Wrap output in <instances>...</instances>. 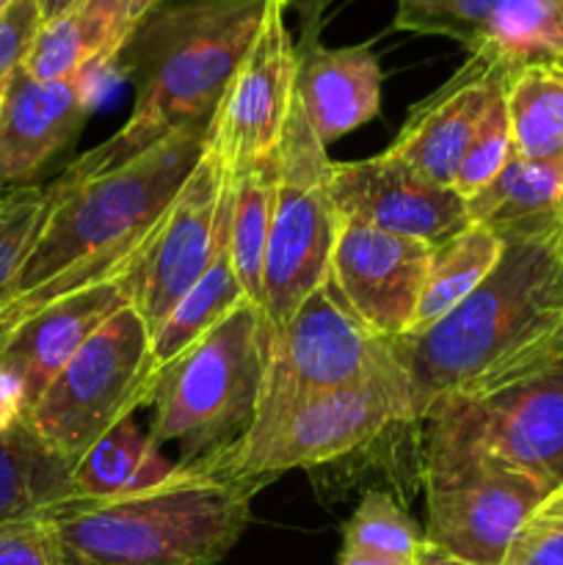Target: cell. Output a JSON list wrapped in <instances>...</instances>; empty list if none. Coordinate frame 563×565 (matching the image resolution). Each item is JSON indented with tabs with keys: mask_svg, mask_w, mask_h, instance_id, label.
<instances>
[{
	"mask_svg": "<svg viewBox=\"0 0 563 565\" xmlns=\"http://www.w3.org/2000/svg\"><path fill=\"white\" fill-rule=\"evenodd\" d=\"M208 125L180 127L103 174H70L47 185V210L0 309V342L66 296L132 274L180 188L204 154Z\"/></svg>",
	"mask_w": 563,
	"mask_h": 565,
	"instance_id": "obj_1",
	"label": "cell"
},
{
	"mask_svg": "<svg viewBox=\"0 0 563 565\" xmlns=\"http://www.w3.org/2000/svg\"><path fill=\"white\" fill-rule=\"evenodd\" d=\"M561 237L508 241L497 268L423 334L390 342L412 392L414 425L445 397L458 395L563 331Z\"/></svg>",
	"mask_w": 563,
	"mask_h": 565,
	"instance_id": "obj_2",
	"label": "cell"
},
{
	"mask_svg": "<svg viewBox=\"0 0 563 565\" xmlns=\"http://www.w3.org/2000/svg\"><path fill=\"white\" fill-rule=\"evenodd\" d=\"M263 11L265 0H163L155 6L121 47L136 81L130 119L66 171L103 174L180 127L210 125Z\"/></svg>",
	"mask_w": 563,
	"mask_h": 565,
	"instance_id": "obj_3",
	"label": "cell"
},
{
	"mask_svg": "<svg viewBox=\"0 0 563 565\" xmlns=\"http://www.w3.org/2000/svg\"><path fill=\"white\" fill-rule=\"evenodd\" d=\"M39 519L55 565H215L246 533L252 494L177 467L155 489L108 500L64 497Z\"/></svg>",
	"mask_w": 563,
	"mask_h": 565,
	"instance_id": "obj_4",
	"label": "cell"
},
{
	"mask_svg": "<svg viewBox=\"0 0 563 565\" xmlns=\"http://www.w3.org/2000/svg\"><path fill=\"white\" fill-rule=\"evenodd\" d=\"M270 340L263 307L237 303L152 379L149 441L177 445V467H193L243 439L257 412Z\"/></svg>",
	"mask_w": 563,
	"mask_h": 565,
	"instance_id": "obj_5",
	"label": "cell"
},
{
	"mask_svg": "<svg viewBox=\"0 0 563 565\" xmlns=\"http://www.w3.org/2000/svg\"><path fill=\"white\" fill-rule=\"evenodd\" d=\"M423 450L472 452L535 480L563 483V331L491 379L436 403Z\"/></svg>",
	"mask_w": 563,
	"mask_h": 565,
	"instance_id": "obj_6",
	"label": "cell"
},
{
	"mask_svg": "<svg viewBox=\"0 0 563 565\" xmlns=\"http://www.w3.org/2000/svg\"><path fill=\"white\" fill-rule=\"evenodd\" d=\"M152 331L132 303L116 309L50 381L25 428L44 450L75 469L77 461L136 408L149 406Z\"/></svg>",
	"mask_w": 563,
	"mask_h": 565,
	"instance_id": "obj_7",
	"label": "cell"
},
{
	"mask_svg": "<svg viewBox=\"0 0 563 565\" xmlns=\"http://www.w3.org/2000/svg\"><path fill=\"white\" fill-rule=\"evenodd\" d=\"M414 425L408 381H368L309 397L252 445H232L182 472L204 475L257 494L290 469H315Z\"/></svg>",
	"mask_w": 563,
	"mask_h": 565,
	"instance_id": "obj_8",
	"label": "cell"
},
{
	"mask_svg": "<svg viewBox=\"0 0 563 565\" xmlns=\"http://www.w3.org/2000/svg\"><path fill=\"white\" fill-rule=\"evenodd\" d=\"M368 381H406V373L390 342L379 340L326 279L270 340L257 412L235 445L263 439L309 397Z\"/></svg>",
	"mask_w": 563,
	"mask_h": 565,
	"instance_id": "obj_9",
	"label": "cell"
},
{
	"mask_svg": "<svg viewBox=\"0 0 563 565\" xmlns=\"http://www.w3.org/2000/svg\"><path fill=\"white\" fill-rule=\"evenodd\" d=\"M329 182V154L293 94L290 116L276 147V193L263 270V312L274 334L329 279L340 232Z\"/></svg>",
	"mask_w": 563,
	"mask_h": 565,
	"instance_id": "obj_10",
	"label": "cell"
},
{
	"mask_svg": "<svg viewBox=\"0 0 563 565\" xmlns=\"http://www.w3.org/2000/svg\"><path fill=\"white\" fill-rule=\"evenodd\" d=\"M425 541L467 565H502L519 530L550 497L544 486L472 452H423Z\"/></svg>",
	"mask_w": 563,
	"mask_h": 565,
	"instance_id": "obj_11",
	"label": "cell"
},
{
	"mask_svg": "<svg viewBox=\"0 0 563 565\" xmlns=\"http://www.w3.org/2000/svg\"><path fill=\"white\" fill-rule=\"evenodd\" d=\"M287 0H265L263 20L232 72L204 132V149L237 171L279 147L296 86V44L287 31Z\"/></svg>",
	"mask_w": 563,
	"mask_h": 565,
	"instance_id": "obj_12",
	"label": "cell"
},
{
	"mask_svg": "<svg viewBox=\"0 0 563 565\" xmlns=\"http://www.w3.org/2000/svg\"><path fill=\"white\" fill-rule=\"evenodd\" d=\"M329 185L342 221H357L431 248L472 224L467 199L386 152L370 160L331 163Z\"/></svg>",
	"mask_w": 563,
	"mask_h": 565,
	"instance_id": "obj_13",
	"label": "cell"
},
{
	"mask_svg": "<svg viewBox=\"0 0 563 565\" xmlns=\"http://www.w3.org/2000/svg\"><path fill=\"white\" fill-rule=\"evenodd\" d=\"M226 182L230 171L210 149H204L155 235L152 248L136 276L132 296V307L141 312L152 334L180 298L202 279L213 259Z\"/></svg>",
	"mask_w": 563,
	"mask_h": 565,
	"instance_id": "obj_14",
	"label": "cell"
},
{
	"mask_svg": "<svg viewBox=\"0 0 563 565\" xmlns=\"http://www.w3.org/2000/svg\"><path fill=\"white\" fill-rule=\"evenodd\" d=\"M434 248L373 226L342 221L329 279L353 315L379 340L408 334Z\"/></svg>",
	"mask_w": 563,
	"mask_h": 565,
	"instance_id": "obj_15",
	"label": "cell"
},
{
	"mask_svg": "<svg viewBox=\"0 0 563 565\" xmlns=\"http://www.w3.org/2000/svg\"><path fill=\"white\" fill-rule=\"evenodd\" d=\"M511 70L469 55L467 64L431 97L414 105L386 154L403 160L428 180L453 188L458 166L478 130L491 97L506 86Z\"/></svg>",
	"mask_w": 563,
	"mask_h": 565,
	"instance_id": "obj_16",
	"label": "cell"
},
{
	"mask_svg": "<svg viewBox=\"0 0 563 565\" xmlns=\"http://www.w3.org/2000/svg\"><path fill=\"white\" fill-rule=\"evenodd\" d=\"M138 270L50 303L0 342V364L22 381L28 412L42 397L50 381L61 373V367L75 356L77 348L116 309L132 303Z\"/></svg>",
	"mask_w": 563,
	"mask_h": 565,
	"instance_id": "obj_17",
	"label": "cell"
},
{
	"mask_svg": "<svg viewBox=\"0 0 563 565\" xmlns=\"http://www.w3.org/2000/svg\"><path fill=\"white\" fill-rule=\"evenodd\" d=\"M88 72L33 81L17 70L0 105V188L31 180L75 136L88 110Z\"/></svg>",
	"mask_w": 563,
	"mask_h": 565,
	"instance_id": "obj_18",
	"label": "cell"
},
{
	"mask_svg": "<svg viewBox=\"0 0 563 565\" xmlns=\"http://www.w3.org/2000/svg\"><path fill=\"white\" fill-rule=\"evenodd\" d=\"M381 81L379 55L370 44L323 47L320 39L296 44L293 94L323 147L379 116Z\"/></svg>",
	"mask_w": 563,
	"mask_h": 565,
	"instance_id": "obj_19",
	"label": "cell"
},
{
	"mask_svg": "<svg viewBox=\"0 0 563 565\" xmlns=\"http://www.w3.org/2000/svg\"><path fill=\"white\" fill-rule=\"evenodd\" d=\"M472 224H484L508 241L563 235V154L528 160L511 154L500 174L467 199Z\"/></svg>",
	"mask_w": 563,
	"mask_h": 565,
	"instance_id": "obj_20",
	"label": "cell"
},
{
	"mask_svg": "<svg viewBox=\"0 0 563 565\" xmlns=\"http://www.w3.org/2000/svg\"><path fill=\"white\" fill-rule=\"evenodd\" d=\"M132 31L136 28L121 0H81L61 17L39 25L22 70L33 81L83 75L94 70V64L116 58Z\"/></svg>",
	"mask_w": 563,
	"mask_h": 565,
	"instance_id": "obj_21",
	"label": "cell"
},
{
	"mask_svg": "<svg viewBox=\"0 0 563 565\" xmlns=\"http://www.w3.org/2000/svg\"><path fill=\"white\" fill-rule=\"evenodd\" d=\"M230 213H232V171L230 182H226L224 202H221V224H219V243H215V254L210 259L208 270L202 279L180 298L169 318L160 323V329L152 334V345H149V370L152 379L174 362L182 351L202 340L215 323L226 318L237 303L248 301L246 290H243L241 279H237L235 268H232L230 257Z\"/></svg>",
	"mask_w": 563,
	"mask_h": 565,
	"instance_id": "obj_22",
	"label": "cell"
},
{
	"mask_svg": "<svg viewBox=\"0 0 563 565\" xmlns=\"http://www.w3.org/2000/svg\"><path fill=\"white\" fill-rule=\"evenodd\" d=\"M502 248L506 243L484 224H469L461 235L436 246L408 334H423L450 315L497 268Z\"/></svg>",
	"mask_w": 563,
	"mask_h": 565,
	"instance_id": "obj_23",
	"label": "cell"
},
{
	"mask_svg": "<svg viewBox=\"0 0 563 565\" xmlns=\"http://www.w3.org/2000/svg\"><path fill=\"white\" fill-rule=\"evenodd\" d=\"M276 193V149L232 171L230 257L248 301L263 307V270Z\"/></svg>",
	"mask_w": 563,
	"mask_h": 565,
	"instance_id": "obj_24",
	"label": "cell"
},
{
	"mask_svg": "<svg viewBox=\"0 0 563 565\" xmlns=\"http://www.w3.org/2000/svg\"><path fill=\"white\" fill-rule=\"evenodd\" d=\"M469 55L511 72L524 64H563V0H500Z\"/></svg>",
	"mask_w": 563,
	"mask_h": 565,
	"instance_id": "obj_25",
	"label": "cell"
},
{
	"mask_svg": "<svg viewBox=\"0 0 563 565\" xmlns=\"http://www.w3.org/2000/svg\"><path fill=\"white\" fill-rule=\"evenodd\" d=\"M506 108L513 154L550 160L563 154V64H524L508 75Z\"/></svg>",
	"mask_w": 563,
	"mask_h": 565,
	"instance_id": "obj_26",
	"label": "cell"
},
{
	"mask_svg": "<svg viewBox=\"0 0 563 565\" xmlns=\"http://www.w3.org/2000/svg\"><path fill=\"white\" fill-rule=\"evenodd\" d=\"M72 469L25 428L0 434V522L39 516L70 494Z\"/></svg>",
	"mask_w": 563,
	"mask_h": 565,
	"instance_id": "obj_27",
	"label": "cell"
},
{
	"mask_svg": "<svg viewBox=\"0 0 563 565\" xmlns=\"http://www.w3.org/2000/svg\"><path fill=\"white\" fill-rule=\"evenodd\" d=\"M149 450V436L141 434L136 419L125 417L116 423L70 475V494L83 500H108L130 494L138 467Z\"/></svg>",
	"mask_w": 563,
	"mask_h": 565,
	"instance_id": "obj_28",
	"label": "cell"
},
{
	"mask_svg": "<svg viewBox=\"0 0 563 565\" xmlns=\"http://www.w3.org/2000/svg\"><path fill=\"white\" fill-rule=\"evenodd\" d=\"M425 546V530L397 505L390 491L370 489L342 527V552L414 563Z\"/></svg>",
	"mask_w": 563,
	"mask_h": 565,
	"instance_id": "obj_29",
	"label": "cell"
},
{
	"mask_svg": "<svg viewBox=\"0 0 563 565\" xmlns=\"http://www.w3.org/2000/svg\"><path fill=\"white\" fill-rule=\"evenodd\" d=\"M497 3L500 0H397L392 28L417 36H447L475 50Z\"/></svg>",
	"mask_w": 563,
	"mask_h": 565,
	"instance_id": "obj_30",
	"label": "cell"
},
{
	"mask_svg": "<svg viewBox=\"0 0 563 565\" xmlns=\"http://www.w3.org/2000/svg\"><path fill=\"white\" fill-rule=\"evenodd\" d=\"M47 210V188L25 185L0 196V309L14 292L17 276L31 252Z\"/></svg>",
	"mask_w": 563,
	"mask_h": 565,
	"instance_id": "obj_31",
	"label": "cell"
},
{
	"mask_svg": "<svg viewBox=\"0 0 563 565\" xmlns=\"http://www.w3.org/2000/svg\"><path fill=\"white\" fill-rule=\"evenodd\" d=\"M508 83V81H506ZM513 141L511 125H508L506 108V86L491 97L478 130L472 132L467 152H464L461 166L453 177V191L464 199H472L475 193L484 191L491 180L502 171V166L511 160Z\"/></svg>",
	"mask_w": 563,
	"mask_h": 565,
	"instance_id": "obj_32",
	"label": "cell"
},
{
	"mask_svg": "<svg viewBox=\"0 0 563 565\" xmlns=\"http://www.w3.org/2000/svg\"><path fill=\"white\" fill-rule=\"evenodd\" d=\"M42 25L39 0H11L0 17V105Z\"/></svg>",
	"mask_w": 563,
	"mask_h": 565,
	"instance_id": "obj_33",
	"label": "cell"
},
{
	"mask_svg": "<svg viewBox=\"0 0 563 565\" xmlns=\"http://www.w3.org/2000/svg\"><path fill=\"white\" fill-rule=\"evenodd\" d=\"M0 565H55L53 541L42 519L0 522Z\"/></svg>",
	"mask_w": 563,
	"mask_h": 565,
	"instance_id": "obj_34",
	"label": "cell"
},
{
	"mask_svg": "<svg viewBox=\"0 0 563 565\" xmlns=\"http://www.w3.org/2000/svg\"><path fill=\"white\" fill-rule=\"evenodd\" d=\"M502 565H563V519H530Z\"/></svg>",
	"mask_w": 563,
	"mask_h": 565,
	"instance_id": "obj_35",
	"label": "cell"
},
{
	"mask_svg": "<svg viewBox=\"0 0 563 565\" xmlns=\"http://www.w3.org/2000/svg\"><path fill=\"white\" fill-rule=\"evenodd\" d=\"M287 3L301 17V39H320L326 0H287Z\"/></svg>",
	"mask_w": 563,
	"mask_h": 565,
	"instance_id": "obj_36",
	"label": "cell"
},
{
	"mask_svg": "<svg viewBox=\"0 0 563 565\" xmlns=\"http://www.w3.org/2000/svg\"><path fill=\"white\" fill-rule=\"evenodd\" d=\"M412 565H467V563L458 561V557H453V555H447L445 550H439V546H434L425 541V546L419 550V555L414 557Z\"/></svg>",
	"mask_w": 563,
	"mask_h": 565,
	"instance_id": "obj_37",
	"label": "cell"
},
{
	"mask_svg": "<svg viewBox=\"0 0 563 565\" xmlns=\"http://www.w3.org/2000/svg\"><path fill=\"white\" fill-rule=\"evenodd\" d=\"M337 565H412L401 561H390V557L379 555H364V552H340V561Z\"/></svg>",
	"mask_w": 563,
	"mask_h": 565,
	"instance_id": "obj_38",
	"label": "cell"
},
{
	"mask_svg": "<svg viewBox=\"0 0 563 565\" xmlns=\"http://www.w3.org/2000/svg\"><path fill=\"white\" fill-rule=\"evenodd\" d=\"M533 519H563V483L541 502V508L533 513Z\"/></svg>",
	"mask_w": 563,
	"mask_h": 565,
	"instance_id": "obj_39",
	"label": "cell"
},
{
	"mask_svg": "<svg viewBox=\"0 0 563 565\" xmlns=\"http://www.w3.org/2000/svg\"><path fill=\"white\" fill-rule=\"evenodd\" d=\"M81 0H39V9H42V22L47 20H55V17H61L64 11H70L72 6H77Z\"/></svg>",
	"mask_w": 563,
	"mask_h": 565,
	"instance_id": "obj_40",
	"label": "cell"
},
{
	"mask_svg": "<svg viewBox=\"0 0 563 565\" xmlns=\"http://www.w3.org/2000/svg\"><path fill=\"white\" fill-rule=\"evenodd\" d=\"M121 3L127 6V17H130L132 28H138V22H141L144 17L155 9V6H158L155 0H121Z\"/></svg>",
	"mask_w": 563,
	"mask_h": 565,
	"instance_id": "obj_41",
	"label": "cell"
},
{
	"mask_svg": "<svg viewBox=\"0 0 563 565\" xmlns=\"http://www.w3.org/2000/svg\"><path fill=\"white\" fill-rule=\"evenodd\" d=\"M9 3H11V0H0V17H3V11L9 9Z\"/></svg>",
	"mask_w": 563,
	"mask_h": 565,
	"instance_id": "obj_42",
	"label": "cell"
},
{
	"mask_svg": "<svg viewBox=\"0 0 563 565\" xmlns=\"http://www.w3.org/2000/svg\"><path fill=\"white\" fill-rule=\"evenodd\" d=\"M557 246H561V254H563V235H561V241H557Z\"/></svg>",
	"mask_w": 563,
	"mask_h": 565,
	"instance_id": "obj_43",
	"label": "cell"
},
{
	"mask_svg": "<svg viewBox=\"0 0 563 565\" xmlns=\"http://www.w3.org/2000/svg\"><path fill=\"white\" fill-rule=\"evenodd\" d=\"M155 3H158V6H160V3H163V0H155Z\"/></svg>",
	"mask_w": 563,
	"mask_h": 565,
	"instance_id": "obj_44",
	"label": "cell"
}]
</instances>
